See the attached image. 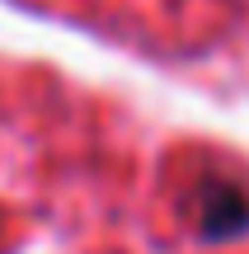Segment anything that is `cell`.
I'll use <instances>...</instances> for the list:
<instances>
[{"label": "cell", "mask_w": 249, "mask_h": 254, "mask_svg": "<svg viewBox=\"0 0 249 254\" xmlns=\"http://www.w3.org/2000/svg\"><path fill=\"white\" fill-rule=\"evenodd\" d=\"M198 221H202V240H212V245H226V240H240L249 231V193L235 189V184H202V212H198Z\"/></svg>", "instance_id": "obj_1"}]
</instances>
